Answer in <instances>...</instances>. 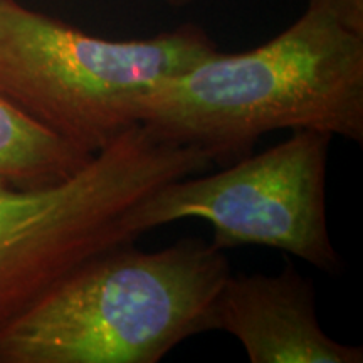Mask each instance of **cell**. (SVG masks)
<instances>
[{"label": "cell", "instance_id": "cell-1", "mask_svg": "<svg viewBox=\"0 0 363 363\" xmlns=\"http://www.w3.org/2000/svg\"><path fill=\"white\" fill-rule=\"evenodd\" d=\"M136 123L165 143L192 147L212 165L251 155L262 135L315 130L363 142V35L306 9L269 43L216 51L153 86Z\"/></svg>", "mask_w": 363, "mask_h": 363}, {"label": "cell", "instance_id": "cell-2", "mask_svg": "<svg viewBox=\"0 0 363 363\" xmlns=\"http://www.w3.org/2000/svg\"><path fill=\"white\" fill-rule=\"evenodd\" d=\"M229 274L224 251L202 239L160 251L111 247L0 330V363H158L211 331L212 301Z\"/></svg>", "mask_w": 363, "mask_h": 363}, {"label": "cell", "instance_id": "cell-3", "mask_svg": "<svg viewBox=\"0 0 363 363\" xmlns=\"http://www.w3.org/2000/svg\"><path fill=\"white\" fill-rule=\"evenodd\" d=\"M217 51L187 24L150 39L110 40L0 2V94L54 135L96 155L136 123V103L160 81Z\"/></svg>", "mask_w": 363, "mask_h": 363}, {"label": "cell", "instance_id": "cell-4", "mask_svg": "<svg viewBox=\"0 0 363 363\" xmlns=\"http://www.w3.org/2000/svg\"><path fill=\"white\" fill-rule=\"evenodd\" d=\"M212 167L201 150L135 125L69 180L40 189L0 184V330L84 261L135 244L128 216L148 194Z\"/></svg>", "mask_w": 363, "mask_h": 363}, {"label": "cell", "instance_id": "cell-5", "mask_svg": "<svg viewBox=\"0 0 363 363\" xmlns=\"http://www.w3.org/2000/svg\"><path fill=\"white\" fill-rule=\"evenodd\" d=\"M333 136L294 130L283 143L222 167L163 184L130 212L131 230L143 235L184 219L207 220L212 246L279 249L316 269H343L326 217V169Z\"/></svg>", "mask_w": 363, "mask_h": 363}, {"label": "cell", "instance_id": "cell-6", "mask_svg": "<svg viewBox=\"0 0 363 363\" xmlns=\"http://www.w3.org/2000/svg\"><path fill=\"white\" fill-rule=\"evenodd\" d=\"M211 331L233 335L251 363H362L363 348L321 328L311 281L286 262L279 274H229L208 315Z\"/></svg>", "mask_w": 363, "mask_h": 363}, {"label": "cell", "instance_id": "cell-7", "mask_svg": "<svg viewBox=\"0 0 363 363\" xmlns=\"http://www.w3.org/2000/svg\"><path fill=\"white\" fill-rule=\"evenodd\" d=\"M93 157L0 94V184L16 189L49 187L69 180Z\"/></svg>", "mask_w": 363, "mask_h": 363}, {"label": "cell", "instance_id": "cell-8", "mask_svg": "<svg viewBox=\"0 0 363 363\" xmlns=\"http://www.w3.org/2000/svg\"><path fill=\"white\" fill-rule=\"evenodd\" d=\"M308 7L326 13L350 33L363 35V0H308Z\"/></svg>", "mask_w": 363, "mask_h": 363}, {"label": "cell", "instance_id": "cell-9", "mask_svg": "<svg viewBox=\"0 0 363 363\" xmlns=\"http://www.w3.org/2000/svg\"><path fill=\"white\" fill-rule=\"evenodd\" d=\"M165 2H169L175 7H182V6H187L190 2H195V0H165Z\"/></svg>", "mask_w": 363, "mask_h": 363}, {"label": "cell", "instance_id": "cell-10", "mask_svg": "<svg viewBox=\"0 0 363 363\" xmlns=\"http://www.w3.org/2000/svg\"><path fill=\"white\" fill-rule=\"evenodd\" d=\"M0 2H2V0H0Z\"/></svg>", "mask_w": 363, "mask_h": 363}]
</instances>
